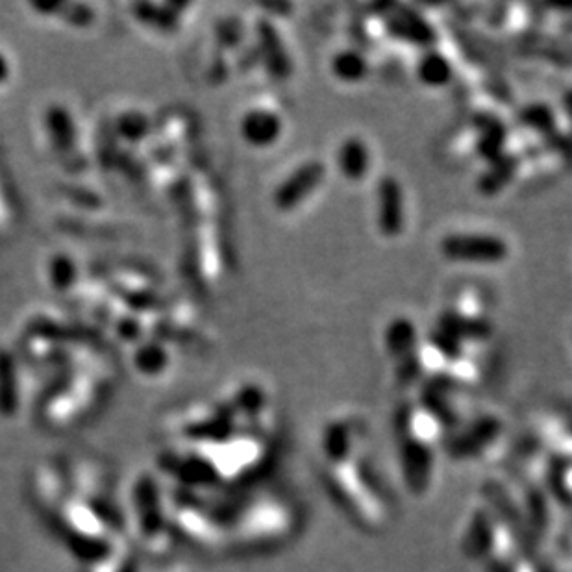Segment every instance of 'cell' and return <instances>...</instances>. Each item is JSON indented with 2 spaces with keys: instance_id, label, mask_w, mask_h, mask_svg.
I'll return each mask as SVG.
<instances>
[{
  "instance_id": "6da1fadb",
  "label": "cell",
  "mask_w": 572,
  "mask_h": 572,
  "mask_svg": "<svg viewBox=\"0 0 572 572\" xmlns=\"http://www.w3.org/2000/svg\"><path fill=\"white\" fill-rule=\"evenodd\" d=\"M361 428L332 419L319 436V469L337 506L367 534H380L393 521V504L378 460Z\"/></svg>"
},
{
  "instance_id": "7a4b0ae2",
  "label": "cell",
  "mask_w": 572,
  "mask_h": 572,
  "mask_svg": "<svg viewBox=\"0 0 572 572\" xmlns=\"http://www.w3.org/2000/svg\"><path fill=\"white\" fill-rule=\"evenodd\" d=\"M508 252L504 239L489 234H452L441 241V254L450 262L500 263Z\"/></svg>"
},
{
  "instance_id": "3957f363",
  "label": "cell",
  "mask_w": 572,
  "mask_h": 572,
  "mask_svg": "<svg viewBox=\"0 0 572 572\" xmlns=\"http://www.w3.org/2000/svg\"><path fill=\"white\" fill-rule=\"evenodd\" d=\"M324 173L326 171L321 162L302 163L274 191V206L280 212L295 210L323 182Z\"/></svg>"
},
{
  "instance_id": "277c9868",
  "label": "cell",
  "mask_w": 572,
  "mask_h": 572,
  "mask_svg": "<svg viewBox=\"0 0 572 572\" xmlns=\"http://www.w3.org/2000/svg\"><path fill=\"white\" fill-rule=\"evenodd\" d=\"M404 191L393 176H386L376 187V221L380 232L387 237L402 234L406 224Z\"/></svg>"
},
{
  "instance_id": "5b68a950",
  "label": "cell",
  "mask_w": 572,
  "mask_h": 572,
  "mask_svg": "<svg viewBox=\"0 0 572 572\" xmlns=\"http://www.w3.org/2000/svg\"><path fill=\"white\" fill-rule=\"evenodd\" d=\"M387 34L391 38L411 43L415 47L430 49L437 43L436 28L424 19L421 13L413 10H398L386 23Z\"/></svg>"
},
{
  "instance_id": "8992f818",
  "label": "cell",
  "mask_w": 572,
  "mask_h": 572,
  "mask_svg": "<svg viewBox=\"0 0 572 572\" xmlns=\"http://www.w3.org/2000/svg\"><path fill=\"white\" fill-rule=\"evenodd\" d=\"M282 119L265 108H252L243 115L239 123V132L245 143L256 149H265L274 145L282 136Z\"/></svg>"
},
{
  "instance_id": "52a82bcc",
  "label": "cell",
  "mask_w": 572,
  "mask_h": 572,
  "mask_svg": "<svg viewBox=\"0 0 572 572\" xmlns=\"http://www.w3.org/2000/svg\"><path fill=\"white\" fill-rule=\"evenodd\" d=\"M258 47L262 52L263 62L274 80H286L291 75V62L287 56L284 41L280 38L276 26L269 19H260L256 25Z\"/></svg>"
},
{
  "instance_id": "ba28073f",
  "label": "cell",
  "mask_w": 572,
  "mask_h": 572,
  "mask_svg": "<svg viewBox=\"0 0 572 572\" xmlns=\"http://www.w3.org/2000/svg\"><path fill=\"white\" fill-rule=\"evenodd\" d=\"M473 125L480 132L476 139V154L487 165L497 162L506 154L508 143V128L493 113H476L473 117Z\"/></svg>"
},
{
  "instance_id": "9c48e42d",
  "label": "cell",
  "mask_w": 572,
  "mask_h": 572,
  "mask_svg": "<svg viewBox=\"0 0 572 572\" xmlns=\"http://www.w3.org/2000/svg\"><path fill=\"white\" fill-rule=\"evenodd\" d=\"M437 328L447 332L448 336L456 337L458 341H485L493 334V326L489 321L480 317L463 315L460 311L447 310L439 315Z\"/></svg>"
},
{
  "instance_id": "30bf717a",
  "label": "cell",
  "mask_w": 572,
  "mask_h": 572,
  "mask_svg": "<svg viewBox=\"0 0 572 572\" xmlns=\"http://www.w3.org/2000/svg\"><path fill=\"white\" fill-rule=\"evenodd\" d=\"M521 160L515 154H504L497 162L489 163L487 169L478 178L476 187L484 197H495L510 186L511 180L519 173Z\"/></svg>"
},
{
  "instance_id": "8fae6325",
  "label": "cell",
  "mask_w": 572,
  "mask_h": 572,
  "mask_svg": "<svg viewBox=\"0 0 572 572\" xmlns=\"http://www.w3.org/2000/svg\"><path fill=\"white\" fill-rule=\"evenodd\" d=\"M337 165L347 180L358 182L371 169V154L360 137H349L337 152Z\"/></svg>"
},
{
  "instance_id": "7c38bea8",
  "label": "cell",
  "mask_w": 572,
  "mask_h": 572,
  "mask_svg": "<svg viewBox=\"0 0 572 572\" xmlns=\"http://www.w3.org/2000/svg\"><path fill=\"white\" fill-rule=\"evenodd\" d=\"M386 349L395 360H402L415 354L417 347V328L406 317L393 319L386 328Z\"/></svg>"
},
{
  "instance_id": "4fadbf2b",
  "label": "cell",
  "mask_w": 572,
  "mask_h": 572,
  "mask_svg": "<svg viewBox=\"0 0 572 572\" xmlns=\"http://www.w3.org/2000/svg\"><path fill=\"white\" fill-rule=\"evenodd\" d=\"M454 69L447 56L437 50H426L417 63V78L428 88H443L452 80Z\"/></svg>"
},
{
  "instance_id": "5bb4252c",
  "label": "cell",
  "mask_w": 572,
  "mask_h": 572,
  "mask_svg": "<svg viewBox=\"0 0 572 572\" xmlns=\"http://www.w3.org/2000/svg\"><path fill=\"white\" fill-rule=\"evenodd\" d=\"M332 75L345 84H356L369 75V63L358 50L347 49L337 52L332 58Z\"/></svg>"
},
{
  "instance_id": "9a60e30c",
  "label": "cell",
  "mask_w": 572,
  "mask_h": 572,
  "mask_svg": "<svg viewBox=\"0 0 572 572\" xmlns=\"http://www.w3.org/2000/svg\"><path fill=\"white\" fill-rule=\"evenodd\" d=\"M169 352L160 341H143L134 352V367L145 376H158L169 365Z\"/></svg>"
},
{
  "instance_id": "2e32d148",
  "label": "cell",
  "mask_w": 572,
  "mask_h": 572,
  "mask_svg": "<svg viewBox=\"0 0 572 572\" xmlns=\"http://www.w3.org/2000/svg\"><path fill=\"white\" fill-rule=\"evenodd\" d=\"M519 123L541 137L550 136L558 130L556 112L545 102H534L524 106L519 112Z\"/></svg>"
},
{
  "instance_id": "e0dca14e",
  "label": "cell",
  "mask_w": 572,
  "mask_h": 572,
  "mask_svg": "<svg viewBox=\"0 0 572 572\" xmlns=\"http://www.w3.org/2000/svg\"><path fill=\"white\" fill-rule=\"evenodd\" d=\"M47 136H49L50 143L54 150L60 152H67L69 150V143L73 145L75 139V125H73V117H69V113L65 112L60 106L50 108L47 112Z\"/></svg>"
},
{
  "instance_id": "ac0fdd59",
  "label": "cell",
  "mask_w": 572,
  "mask_h": 572,
  "mask_svg": "<svg viewBox=\"0 0 572 572\" xmlns=\"http://www.w3.org/2000/svg\"><path fill=\"white\" fill-rule=\"evenodd\" d=\"M47 276H49L52 289L67 293L69 289L75 287L76 280H78L75 260L67 254H54L47 265Z\"/></svg>"
},
{
  "instance_id": "d6986e66",
  "label": "cell",
  "mask_w": 572,
  "mask_h": 572,
  "mask_svg": "<svg viewBox=\"0 0 572 572\" xmlns=\"http://www.w3.org/2000/svg\"><path fill=\"white\" fill-rule=\"evenodd\" d=\"M430 345L445 360L458 361L463 356V343L458 341L456 337L448 336L447 332H441L439 328L430 334Z\"/></svg>"
},
{
  "instance_id": "ffe728a7",
  "label": "cell",
  "mask_w": 572,
  "mask_h": 572,
  "mask_svg": "<svg viewBox=\"0 0 572 572\" xmlns=\"http://www.w3.org/2000/svg\"><path fill=\"white\" fill-rule=\"evenodd\" d=\"M543 139H545L550 152L560 156L561 162H565L572 167V134H565L558 128L554 134L543 137Z\"/></svg>"
},
{
  "instance_id": "44dd1931",
  "label": "cell",
  "mask_w": 572,
  "mask_h": 572,
  "mask_svg": "<svg viewBox=\"0 0 572 572\" xmlns=\"http://www.w3.org/2000/svg\"><path fill=\"white\" fill-rule=\"evenodd\" d=\"M121 136L126 137V139H141L143 136H147V117H143L141 113L128 112L121 117Z\"/></svg>"
},
{
  "instance_id": "7402d4cb",
  "label": "cell",
  "mask_w": 572,
  "mask_h": 572,
  "mask_svg": "<svg viewBox=\"0 0 572 572\" xmlns=\"http://www.w3.org/2000/svg\"><path fill=\"white\" fill-rule=\"evenodd\" d=\"M12 76V62H10V58L6 56V52H4V50H0V88H2V86H6V84H10Z\"/></svg>"
},
{
  "instance_id": "603a6c76",
  "label": "cell",
  "mask_w": 572,
  "mask_h": 572,
  "mask_svg": "<svg viewBox=\"0 0 572 572\" xmlns=\"http://www.w3.org/2000/svg\"><path fill=\"white\" fill-rule=\"evenodd\" d=\"M561 106H563V112H565V115L569 117V121H571L572 125V88L567 89V91L563 93V99H561Z\"/></svg>"
}]
</instances>
